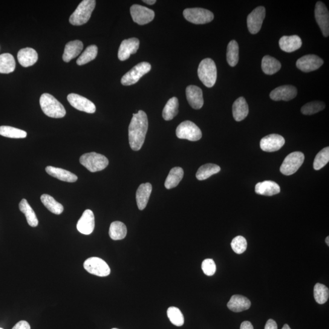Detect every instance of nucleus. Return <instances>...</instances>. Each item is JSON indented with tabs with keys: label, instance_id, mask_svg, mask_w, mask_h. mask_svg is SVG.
Returning a JSON list of instances; mask_svg holds the SVG:
<instances>
[{
	"label": "nucleus",
	"instance_id": "nucleus-29",
	"mask_svg": "<svg viewBox=\"0 0 329 329\" xmlns=\"http://www.w3.org/2000/svg\"><path fill=\"white\" fill-rule=\"evenodd\" d=\"M184 177V170L181 167H175L170 172L164 182L167 189H172L177 187Z\"/></svg>",
	"mask_w": 329,
	"mask_h": 329
},
{
	"label": "nucleus",
	"instance_id": "nucleus-52",
	"mask_svg": "<svg viewBox=\"0 0 329 329\" xmlns=\"http://www.w3.org/2000/svg\"><path fill=\"white\" fill-rule=\"evenodd\" d=\"M112 329H118V328H112Z\"/></svg>",
	"mask_w": 329,
	"mask_h": 329
},
{
	"label": "nucleus",
	"instance_id": "nucleus-36",
	"mask_svg": "<svg viewBox=\"0 0 329 329\" xmlns=\"http://www.w3.org/2000/svg\"><path fill=\"white\" fill-rule=\"evenodd\" d=\"M40 200L45 207L54 214L60 215L63 212L62 205L55 200L50 195L43 194L40 197Z\"/></svg>",
	"mask_w": 329,
	"mask_h": 329
},
{
	"label": "nucleus",
	"instance_id": "nucleus-33",
	"mask_svg": "<svg viewBox=\"0 0 329 329\" xmlns=\"http://www.w3.org/2000/svg\"><path fill=\"white\" fill-rule=\"evenodd\" d=\"M109 236L114 240H120L126 237L127 228L126 225L120 221H114L109 228Z\"/></svg>",
	"mask_w": 329,
	"mask_h": 329
},
{
	"label": "nucleus",
	"instance_id": "nucleus-37",
	"mask_svg": "<svg viewBox=\"0 0 329 329\" xmlns=\"http://www.w3.org/2000/svg\"><path fill=\"white\" fill-rule=\"evenodd\" d=\"M227 61L231 67H235L239 60V47L235 40H231L227 45Z\"/></svg>",
	"mask_w": 329,
	"mask_h": 329
},
{
	"label": "nucleus",
	"instance_id": "nucleus-32",
	"mask_svg": "<svg viewBox=\"0 0 329 329\" xmlns=\"http://www.w3.org/2000/svg\"><path fill=\"white\" fill-rule=\"evenodd\" d=\"M221 168L217 164L207 163L199 168L196 174V177L198 180L203 181L212 177V175L220 172Z\"/></svg>",
	"mask_w": 329,
	"mask_h": 329
},
{
	"label": "nucleus",
	"instance_id": "nucleus-9",
	"mask_svg": "<svg viewBox=\"0 0 329 329\" xmlns=\"http://www.w3.org/2000/svg\"><path fill=\"white\" fill-rule=\"evenodd\" d=\"M151 69V65L149 63L146 62L139 63L124 75L121 83L123 86H126L135 85L141 77L148 73Z\"/></svg>",
	"mask_w": 329,
	"mask_h": 329
},
{
	"label": "nucleus",
	"instance_id": "nucleus-45",
	"mask_svg": "<svg viewBox=\"0 0 329 329\" xmlns=\"http://www.w3.org/2000/svg\"><path fill=\"white\" fill-rule=\"evenodd\" d=\"M202 270L206 275L212 276L216 272V267L215 263L211 259L204 260L202 263Z\"/></svg>",
	"mask_w": 329,
	"mask_h": 329
},
{
	"label": "nucleus",
	"instance_id": "nucleus-24",
	"mask_svg": "<svg viewBox=\"0 0 329 329\" xmlns=\"http://www.w3.org/2000/svg\"><path fill=\"white\" fill-rule=\"evenodd\" d=\"M251 303L246 297L238 295H233L227 303V307L233 312L238 313L249 309Z\"/></svg>",
	"mask_w": 329,
	"mask_h": 329
},
{
	"label": "nucleus",
	"instance_id": "nucleus-48",
	"mask_svg": "<svg viewBox=\"0 0 329 329\" xmlns=\"http://www.w3.org/2000/svg\"><path fill=\"white\" fill-rule=\"evenodd\" d=\"M240 329H254V327L250 321H244L241 323Z\"/></svg>",
	"mask_w": 329,
	"mask_h": 329
},
{
	"label": "nucleus",
	"instance_id": "nucleus-42",
	"mask_svg": "<svg viewBox=\"0 0 329 329\" xmlns=\"http://www.w3.org/2000/svg\"><path fill=\"white\" fill-rule=\"evenodd\" d=\"M167 316L173 324L178 327L184 324V317L181 310L175 307H170L167 310Z\"/></svg>",
	"mask_w": 329,
	"mask_h": 329
},
{
	"label": "nucleus",
	"instance_id": "nucleus-35",
	"mask_svg": "<svg viewBox=\"0 0 329 329\" xmlns=\"http://www.w3.org/2000/svg\"><path fill=\"white\" fill-rule=\"evenodd\" d=\"M179 102L177 97H173L168 101L163 110L162 116L166 121L172 120L178 114Z\"/></svg>",
	"mask_w": 329,
	"mask_h": 329
},
{
	"label": "nucleus",
	"instance_id": "nucleus-8",
	"mask_svg": "<svg viewBox=\"0 0 329 329\" xmlns=\"http://www.w3.org/2000/svg\"><path fill=\"white\" fill-rule=\"evenodd\" d=\"M177 136L180 139L198 141L202 137V132L199 127L190 121H185L178 126L176 131Z\"/></svg>",
	"mask_w": 329,
	"mask_h": 329
},
{
	"label": "nucleus",
	"instance_id": "nucleus-51",
	"mask_svg": "<svg viewBox=\"0 0 329 329\" xmlns=\"http://www.w3.org/2000/svg\"><path fill=\"white\" fill-rule=\"evenodd\" d=\"M325 243H327V246H329V236H327V238H325Z\"/></svg>",
	"mask_w": 329,
	"mask_h": 329
},
{
	"label": "nucleus",
	"instance_id": "nucleus-41",
	"mask_svg": "<svg viewBox=\"0 0 329 329\" xmlns=\"http://www.w3.org/2000/svg\"><path fill=\"white\" fill-rule=\"evenodd\" d=\"M329 161V148L325 147L316 155L313 161V169L319 170L324 167Z\"/></svg>",
	"mask_w": 329,
	"mask_h": 329
},
{
	"label": "nucleus",
	"instance_id": "nucleus-7",
	"mask_svg": "<svg viewBox=\"0 0 329 329\" xmlns=\"http://www.w3.org/2000/svg\"><path fill=\"white\" fill-rule=\"evenodd\" d=\"M304 155L301 152L290 153L283 161L280 171L286 176L294 174L304 163Z\"/></svg>",
	"mask_w": 329,
	"mask_h": 329
},
{
	"label": "nucleus",
	"instance_id": "nucleus-38",
	"mask_svg": "<svg viewBox=\"0 0 329 329\" xmlns=\"http://www.w3.org/2000/svg\"><path fill=\"white\" fill-rule=\"evenodd\" d=\"M98 54V47L96 45H90L77 59V64L80 66L85 65L96 58Z\"/></svg>",
	"mask_w": 329,
	"mask_h": 329
},
{
	"label": "nucleus",
	"instance_id": "nucleus-23",
	"mask_svg": "<svg viewBox=\"0 0 329 329\" xmlns=\"http://www.w3.org/2000/svg\"><path fill=\"white\" fill-rule=\"evenodd\" d=\"M255 192L258 195L271 196L278 194L281 192V188L275 182L265 181L256 184Z\"/></svg>",
	"mask_w": 329,
	"mask_h": 329
},
{
	"label": "nucleus",
	"instance_id": "nucleus-40",
	"mask_svg": "<svg viewBox=\"0 0 329 329\" xmlns=\"http://www.w3.org/2000/svg\"><path fill=\"white\" fill-rule=\"evenodd\" d=\"M314 298L317 303L319 304H324L327 301L329 296L328 288L325 285L317 284L314 287Z\"/></svg>",
	"mask_w": 329,
	"mask_h": 329
},
{
	"label": "nucleus",
	"instance_id": "nucleus-28",
	"mask_svg": "<svg viewBox=\"0 0 329 329\" xmlns=\"http://www.w3.org/2000/svg\"><path fill=\"white\" fill-rule=\"evenodd\" d=\"M45 170L48 175L60 181L67 183H74L77 180V176L67 170L51 166L47 167Z\"/></svg>",
	"mask_w": 329,
	"mask_h": 329
},
{
	"label": "nucleus",
	"instance_id": "nucleus-13",
	"mask_svg": "<svg viewBox=\"0 0 329 329\" xmlns=\"http://www.w3.org/2000/svg\"><path fill=\"white\" fill-rule=\"evenodd\" d=\"M314 16L323 35H329V13L326 6L322 2H317L314 10Z\"/></svg>",
	"mask_w": 329,
	"mask_h": 329
},
{
	"label": "nucleus",
	"instance_id": "nucleus-39",
	"mask_svg": "<svg viewBox=\"0 0 329 329\" xmlns=\"http://www.w3.org/2000/svg\"><path fill=\"white\" fill-rule=\"evenodd\" d=\"M0 135L11 138H24L27 136V132L8 126H0Z\"/></svg>",
	"mask_w": 329,
	"mask_h": 329
},
{
	"label": "nucleus",
	"instance_id": "nucleus-21",
	"mask_svg": "<svg viewBox=\"0 0 329 329\" xmlns=\"http://www.w3.org/2000/svg\"><path fill=\"white\" fill-rule=\"evenodd\" d=\"M17 58L20 65L24 67H28L37 62L38 60V54L33 48H23L19 51Z\"/></svg>",
	"mask_w": 329,
	"mask_h": 329
},
{
	"label": "nucleus",
	"instance_id": "nucleus-25",
	"mask_svg": "<svg viewBox=\"0 0 329 329\" xmlns=\"http://www.w3.org/2000/svg\"><path fill=\"white\" fill-rule=\"evenodd\" d=\"M83 43L80 40H74L66 44L63 52L62 59L63 61L69 62L71 60L78 56L83 49Z\"/></svg>",
	"mask_w": 329,
	"mask_h": 329
},
{
	"label": "nucleus",
	"instance_id": "nucleus-19",
	"mask_svg": "<svg viewBox=\"0 0 329 329\" xmlns=\"http://www.w3.org/2000/svg\"><path fill=\"white\" fill-rule=\"evenodd\" d=\"M95 216L91 210H86L77 223V229L85 235H90L95 229Z\"/></svg>",
	"mask_w": 329,
	"mask_h": 329
},
{
	"label": "nucleus",
	"instance_id": "nucleus-53",
	"mask_svg": "<svg viewBox=\"0 0 329 329\" xmlns=\"http://www.w3.org/2000/svg\"><path fill=\"white\" fill-rule=\"evenodd\" d=\"M0 329H4V328H0Z\"/></svg>",
	"mask_w": 329,
	"mask_h": 329
},
{
	"label": "nucleus",
	"instance_id": "nucleus-18",
	"mask_svg": "<svg viewBox=\"0 0 329 329\" xmlns=\"http://www.w3.org/2000/svg\"><path fill=\"white\" fill-rule=\"evenodd\" d=\"M139 45V40L134 38H134L124 40L121 43L119 50H118V59L121 61L128 59L131 54L137 53Z\"/></svg>",
	"mask_w": 329,
	"mask_h": 329
},
{
	"label": "nucleus",
	"instance_id": "nucleus-44",
	"mask_svg": "<svg viewBox=\"0 0 329 329\" xmlns=\"http://www.w3.org/2000/svg\"><path fill=\"white\" fill-rule=\"evenodd\" d=\"M247 241L246 238L242 236H236L231 242L232 249L236 254L241 255L247 249Z\"/></svg>",
	"mask_w": 329,
	"mask_h": 329
},
{
	"label": "nucleus",
	"instance_id": "nucleus-22",
	"mask_svg": "<svg viewBox=\"0 0 329 329\" xmlns=\"http://www.w3.org/2000/svg\"><path fill=\"white\" fill-rule=\"evenodd\" d=\"M302 40L298 36H285L279 40V47L282 51L287 53L298 50L301 47Z\"/></svg>",
	"mask_w": 329,
	"mask_h": 329
},
{
	"label": "nucleus",
	"instance_id": "nucleus-12",
	"mask_svg": "<svg viewBox=\"0 0 329 329\" xmlns=\"http://www.w3.org/2000/svg\"><path fill=\"white\" fill-rule=\"evenodd\" d=\"M265 15L266 11L264 7L256 8L249 14L247 19V24L248 30L251 34H256L261 30Z\"/></svg>",
	"mask_w": 329,
	"mask_h": 329
},
{
	"label": "nucleus",
	"instance_id": "nucleus-15",
	"mask_svg": "<svg viewBox=\"0 0 329 329\" xmlns=\"http://www.w3.org/2000/svg\"><path fill=\"white\" fill-rule=\"evenodd\" d=\"M69 103L78 111L88 114H94L96 111V106L91 101L79 95L71 94L67 97Z\"/></svg>",
	"mask_w": 329,
	"mask_h": 329
},
{
	"label": "nucleus",
	"instance_id": "nucleus-6",
	"mask_svg": "<svg viewBox=\"0 0 329 329\" xmlns=\"http://www.w3.org/2000/svg\"><path fill=\"white\" fill-rule=\"evenodd\" d=\"M183 14L187 21L196 25L208 24L214 19V15L211 11L203 8L186 9Z\"/></svg>",
	"mask_w": 329,
	"mask_h": 329
},
{
	"label": "nucleus",
	"instance_id": "nucleus-50",
	"mask_svg": "<svg viewBox=\"0 0 329 329\" xmlns=\"http://www.w3.org/2000/svg\"><path fill=\"white\" fill-rule=\"evenodd\" d=\"M282 329H291V328L290 327V326L288 325V324H285L284 325V327H283Z\"/></svg>",
	"mask_w": 329,
	"mask_h": 329
},
{
	"label": "nucleus",
	"instance_id": "nucleus-27",
	"mask_svg": "<svg viewBox=\"0 0 329 329\" xmlns=\"http://www.w3.org/2000/svg\"><path fill=\"white\" fill-rule=\"evenodd\" d=\"M233 117L236 122L245 119L249 114V107L243 97H239L233 103L232 106Z\"/></svg>",
	"mask_w": 329,
	"mask_h": 329
},
{
	"label": "nucleus",
	"instance_id": "nucleus-3",
	"mask_svg": "<svg viewBox=\"0 0 329 329\" xmlns=\"http://www.w3.org/2000/svg\"><path fill=\"white\" fill-rule=\"evenodd\" d=\"M96 5L95 0H84L79 5L69 19L71 25L80 26L86 24L90 19Z\"/></svg>",
	"mask_w": 329,
	"mask_h": 329
},
{
	"label": "nucleus",
	"instance_id": "nucleus-17",
	"mask_svg": "<svg viewBox=\"0 0 329 329\" xmlns=\"http://www.w3.org/2000/svg\"><path fill=\"white\" fill-rule=\"evenodd\" d=\"M298 94V91L295 87L290 85H285L278 87L271 92L270 97L271 100L279 102L285 101L288 102L294 99Z\"/></svg>",
	"mask_w": 329,
	"mask_h": 329
},
{
	"label": "nucleus",
	"instance_id": "nucleus-5",
	"mask_svg": "<svg viewBox=\"0 0 329 329\" xmlns=\"http://www.w3.org/2000/svg\"><path fill=\"white\" fill-rule=\"evenodd\" d=\"M80 164L92 173L102 171L109 164L108 158L97 152H89L83 154L79 158Z\"/></svg>",
	"mask_w": 329,
	"mask_h": 329
},
{
	"label": "nucleus",
	"instance_id": "nucleus-20",
	"mask_svg": "<svg viewBox=\"0 0 329 329\" xmlns=\"http://www.w3.org/2000/svg\"><path fill=\"white\" fill-rule=\"evenodd\" d=\"M187 101L194 109H200L204 105L203 91L198 87L189 86L186 89Z\"/></svg>",
	"mask_w": 329,
	"mask_h": 329
},
{
	"label": "nucleus",
	"instance_id": "nucleus-16",
	"mask_svg": "<svg viewBox=\"0 0 329 329\" xmlns=\"http://www.w3.org/2000/svg\"><path fill=\"white\" fill-rule=\"evenodd\" d=\"M284 138L279 134H270L263 138L260 146L263 151L265 152H275L278 151L284 145Z\"/></svg>",
	"mask_w": 329,
	"mask_h": 329
},
{
	"label": "nucleus",
	"instance_id": "nucleus-46",
	"mask_svg": "<svg viewBox=\"0 0 329 329\" xmlns=\"http://www.w3.org/2000/svg\"><path fill=\"white\" fill-rule=\"evenodd\" d=\"M12 329H31V326L27 321H20Z\"/></svg>",
	"mask_w": 329,
	"mask_h": 329
},
{
	"label": "nucleus",
	"instance_id": "nucleus-30",
	"mask_svg": "<svg viewBox=\"0 0 329 329\" xmlns=\"http://www.w3.org/2000/svg\"><path fill=\"white\" fill-rule=\"evenodd\" d=\"M262 68L265 74L272 75L280 70L281 68V63L274 57L267 55L263 57Z\"/></svg>",
	"mask_w": 329,
	"mask_h": 329
},
{
	"label": "nucleus",
	"instance_id": "nucleus-4",
	"mask_svg": "<svg viewBox=\"0 0 329 329\" xmlns=\"http://www.w3.org/2000/svg\"><path fill=\"white\" fill-rule=\"evenodd\" d=\"M198 74L199 78L207 88H212L217 78V70L215 63L210 58L205 59L199 65Z\"/></svg>",
	"mask_w": 329,
	"mask_h": 329
},
{
	"label": "nucleus",
	"instance_id": "nucleus-14",
	"mask_svg": "<svg viewBox=\"0 0 329 329\" xmlns=\"http://www.w3.org/2000/svg\"><path fill=\"white\" fill-rule=\"evenodd\" d=\"M324 63L319 56L314 54L305 55L299 58L296 62V67L299 70L308 73L321 67Z\"/></svg>",
	"mask_w": 329,
	"mask_h": 329
},
{
	"label": "nucleus",
	"instance_id": "nucleus-49",
	"mask_svg": "<svg viewBox=\"0 0 329 329\" xmlns=\"http://www.w3.org/2000/svg\"><path fill=\"white\" fill-rule=\"evenodd\" d=\"M144 3H145L146 4H148L149 5H152L155 4L156 3V1L155 0H144L143 1Z\"/></svg>",
	"mask_w": 329,
	"mask_h": 329
},
{
	"label": "nucleus",
	"instance_id": "nucleus-47",
	"mask_svg": "<svg viewBox=\"0 0 329 329\" xmlns=\"http://www.w3.org/2000/svg\"><path fill=\"white\" fill-rule=\"evenodd\" d=\"M265 329H278V325L275 321L273 319L268 320L265 325Z\"/></svg>",
	"mask_w": 329,
	"mask_h": 329
},
{
	"label": "nucleus",
	"instance_id": "nucleus-10",
	"mask_svg": "<svg viewBox=\"0 0 329 329\" xmlns=\"http://www.w3.org/2000/svg\"><path fill=\"white\" fill-rule=\"evenodd\" d=\"M84 268L88 273L100 277H106L111 274V269L104 260L99 258H90L84 263Z\"/></svg>",
	"mask_w": 329,
	"mask_h": 329
},
{
	"label": "nucleus",
	"instance_id": "nucleus-1",
	"mask_svg": "<svg viewBox=\"0 0 329 329\" xmlns=\"http://www.w3.org/2000/svg\"><path fill=\"white\" fill-rule=\"evenodd\" d=\"M148 120L146 114L139 111L134 114L129 126V145L134 151H138L145 142L148 131Z\"/></svg>",
	"mask_w": 329,
	"mask_h": 329
},
{
	"label": "nucleus",
	"instance_id": "nucleus-43",
	"mask_svg": "<svg viewBox=\"0 0 329 329\" xmlns=\"http://www.w3.org/2000/svg\"><path fill=\"white\" fill-rule=\"evenodd\" d=\"M325 104L319 101L310 102L306 104L301 108V112L306 115H311L322 111L325 108Z\"/></svg>",
	"mask_w": 329,
	"mask_h": 329
},
{
	"label": "nucleus",
	"instance_id": "nucleus-31",
	"mask_svg": "<svg viewBox=\"0 0 329 329\" xmlns=\"http://www.w3.org/2000/svg\"><path fill=\"white\" fill-rule=\"evenodd\" d=\"M19 209L20 211L24 213L28 223L30 226L35 227L38 226L39 221L37 219L36 213L34 212V210L32 209L30 205L28 204L27 200L23 199L20 201Z\"/></svg>",
	"mask_w": 329,
	"mask_h": 329
},
{
	"label": "nucleus",
	"instance_id": "nucleus-11",
	"mask_svg": "<svg viewBox=\"0 0 329 329\" xmlns=\"http://www.w3.org/2000/svg\"><path fill=\"white\" fill-rule=\"evenodd\" d=\"M130 12L134 22L140 25L149 24L155 17L154 11L138 5H132L130 9Z\"/></svg>",
	"mask_w": 329,
	"mask_h": 329
},
{
	"label": "nucleus",
	"instance_id": "nucleus-2",
	"mask_svg": "<svg viewBox=\"0 0 329 329\" xmlns=\"http://www.w3.org/2000/svg\"><path fill=\"white\" fill-rule=\"evenodd\" d=\"M40 105L43 113L48 117L60 118L66 115L64 107L50 94L42 95L40 98Z\"/></svg>",
	"mask_w": 329,
	"mask_h": 329
},
{
	"label": "nucleus",
	"instance_id": "nucleus-26",
	"mask_svg": "<svg viewBox=\"0 0 329 329\" xmlns=\"http://www.w3.org/2000/svg\"><path fill=\"white\" fill-rule=\"evenodd\" d=\"M152 192V186L150 183L141 184L136 192V201L138 209H145L148 203Z\"/></svg>",
	"mask_w": 329,
	"mask_h": 329
},
{
	"label": "nucleus",
	"instance_id": "nucleus-34",
	"mask_svg": "<svg viewBox=\"0 0 329 329\" xmlns=\"http://www.w3.org/2000/svg\"><path fill=\"white\" fill-rule=\"evenodd\" d=\"M16 68V61L12 54L4 53L0 55V73H12Z\"/></svg>",
	"mask_w": 329,
	"mask_h": 329
}]
</instances>
